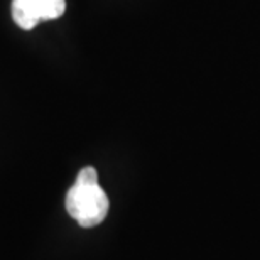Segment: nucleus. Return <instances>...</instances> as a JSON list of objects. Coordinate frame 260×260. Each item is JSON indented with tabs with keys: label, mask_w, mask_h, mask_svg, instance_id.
<instances>
[{
	"label": "nucleus",
	"mask_w": 260,
	"mask_h": 260,
	"mask_svg": "<svg viewBox=\"0 0 260 260\" xmlns=\"http://www.w3.org/2000/svg\"><path fill=\"white\" fill-rule=\"evenodd\" d=\"M110 203L103 188L98 184L95 168L86 166L76 176L75 184L66 194V210L83 228L96 226L105 220Z\"/></svg>",
	"instance_id": "f257e3e1"
},
{
	"label": "nucleus",
	"mask_w": 260,
	"mask_h": 260,
	"mask_svg": "<svg viewBox=\"0 0 260 260\" xmlns=\"http://www.w3.org/2000/svg\"><path fill=\"white\" fill-rule=\"evenodd\" d=\"M64 10V0H12V19L24 30H32L43 20L59 19Z\"/></svg>",
	"instance_id": "f03ea898"
}]
</instances>
